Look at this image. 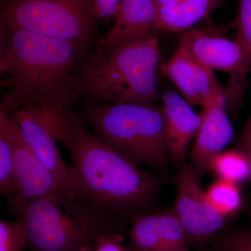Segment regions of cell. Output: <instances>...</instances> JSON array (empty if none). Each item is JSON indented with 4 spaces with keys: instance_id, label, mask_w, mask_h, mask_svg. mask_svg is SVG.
I'll return each mask as SVG.
<instances>
[{
    "instance_id": "19",
    "label": "cell",
    "mask_w": 251,
    "mask_h": 251,
    "mask_svg": "<svg viewBox=\"0 0 251 251\" xmlns=\"http://www.w3.org/2000/svg\"><path fill=\"white\" fill-rule=\"evenodd\" d=\"M206 194L211 205L226 218L242 206V194L234 183L219 179L208 188Z\"/></svg>"
},
{
    "instance_id": "16",
    "label": "cell",
    "mask_w": 251,
    "mask_h": 251,
    "mask_svg": "<svg viewBox=\"0 0 251 251\" xmlns=\"http://www.w3.org/2000/svg\"><path fill=\"white\" fill-rule=\"evenodd\" d=\"M226 5V0H181L157 9L158 30L184 31Z\"/></svg>"
},
{
    "instance_id": "13",
    "label": "cell",
    "mask_w": 251,
    "mask_h": 251,
    "mask_svg": "<svg viewBox=\"0 0 251 251\" xmlns=\"http://www.w3.org/2000/svg\"><path fill=\"white\" fill-rule=\"evenodd\" d=\"M162 100L168 153L172 161L181 166L185 163L188 147L201 127L202 114L195 112L192 105L175 91L165 92Z\"/></svg>"
},
{
    "instance_id": "5",
    "label": "cell",
    "mask_w": 251,
    "mask_h": 251,
    "mask_svg": "<svg viewBox=\"0 0 251 251\" xmlns=\"http://www.w3.org/2000/svg\"><path fill=\"white\" fill-rule=\"evenodd\" d=\"M81 117L100 141L136 164L157 169L168 165L163 106L153 103L92 105Z\"/></svg>"
},
{
    "instance_id": "20",
    "label": "cell",
    "mask_w": 251,
    "mask_h": 251,
    "mask_svg": "<svg viewBox=\"0 0 251 251\" xmlns=\"http://www.w3.org/2000/svg\"><path fill=\"white\" fill-rule=\"evenodd\" d=\"M235 40L242 48L246 57V64L251 67V0H239L237 14L234 21Z\"/></svg>"
},
{
    "instance_id": "24",
    "label": "cell",
    "mask_w": 251,
    "mask_h": 251,
    "mask_svg": "<svg viewBox=\"0 0 251 251\" xmlns=\"http://www.w3.org/2000/svg\"><path fill=\"white\" fill-rule=\"evenodd\" d=\"M123 0H92V5L99 21H108L114 16Z\"/></svg>"
},
{
    "instance_id": "22",
    "label": "cell",
    "mask_w": 251,
    "mask_h": 251,
    "mask_svg": "<svg viewBox=\"0 0 251 251\" xmlns=\"http://www.w3.org/2000/svg\"><path fill=\"white\" fill-rule=\"evenodd\" d=\"M215 251H251V228L234 229L218 237Z\"/></svg>"
},
{
    "instance_id": "11",
    "label": "cell",
    "mask_w": 251,
    "mask_h": 251,
    "mask_svg": "<svg viewBox=\"0 0 251 251\" xmlns=\"http://www.w3.org/2000/svg\"><path fill=\"white\" fill-rule=\"evenodd\" d=\"M129 218L131 248L141 251H190L191 241L174 211H142Z\"/></svg>"
},
{
    "instance_id": "14",
    "label": "cell",
    "mask_w": 251,
    "mask_h": 251,
    "mask_svg": "<svg viewBox=\"0 0 251 251\" xmlns=\"http://www.w3.org/2000/svg\"><path fill=\"white\" fill-rule=\"evenodd\" d=\"M224 103L203 108L202 123L195 138L191 152V165L201 175L209 170L211 160L224 151L234 138V128Z\"/></svg>"
},
{
    "instance_id": "9",
    "label": "cell",
    "mask_w": 251,
    "mask_h": 251,
    "mask_svg": "<svg viewBox=\"0 0 251 251\" xmlns=\"http://www.w3.org/2000/svg\"><path fill=\"white\" fill-rule=\"evenodd\" d=\"M180 166L173 210L191 242L203 244L224 227L226 217L209 202L201 182L202 175L191 164L184 163Z\"/></svg>"
},
{
    "instance_id": "1",
    "label": "cell",
    "mask_w": 251,
    "mask_h": 251,
    "mask_svg": "<svg viewBox=\"0 0 251 251\" xmlns=\"http://www.w3.org/2000/svg\"><path fill=\"white\" fill-rule=\"evenodd\" d=\"M1 33L0 68L11 77V90L0 110L10 114L36 103L71 109L76 99L75 74L90 45L1 25Z\"/></svg>"
},
{
    "instance_id": "3",
    "label": "cell",
    "mask_w": 251,
    "mask_h": 251,
    "mask_svg": "<svg viewBox=\"0 0 251 251\" xmlns=\"http://www.w3.org/2000/svg\"><path fill=\"white\" fill-rule=\"evenodd\" d=\"M159 41L156 32L87 54L75 74V97L112 104L158 99Z\"/></svg>"
},
{
    "instance_id": "6",
    "label": "cell",
    "mask_w": 251,
    "mask_h": 251,
    "mask_svg": "<svg viewBox=\"0 0 251 251\" xmlns=\"http://www.w3.org/2000/svg\"><path fill=\"white\" fill-rule=\"evenodd\" d=\"M1 25L92 44L99 19L92 0H1Z\"/></svg>"
},
{
    "instance_id": "21",
    "label": "cell",
    "mask_w": 251,
    "mask_h": 251,
    "mask_svg": "<svg viewBox=\"0 0 251 251\" xmlns=\"http://www.w3.org/2000/svg\"><path fill=\"white\" fill-rule=\"evenodd\" d=\"M28 249L27 232L16 220L14 222L0 221V251H26Z\"/></svg>"
},
{
    "instance_id": "10",
    "label": "cell",
    "mask_w": 251,
    "mask_h": 251,
    "mask_svg": "<svg viewBox=\"0 0 251 251\" xmlns=\"http://www.w3.org/2000/svg\"><path fill=\"white\" fill-rule=\"evenodd\" d=\"M11 135L15 183L14 196L8 202L11 212L25 203L50 195L64 193L71 197L57 176L25 143L12 117Z\"/></svg>"
},
{
    "instance_id": "26",
    "label": "cell",
    "mask_w": 251,
    "mask_h": 251,
    "mask_svg": "<svg viewBox=\"0 0 251 251\" xmlns=\"http://www.w3.org/2000/svg\"><path fill=\"white\" fill-rule=\"evenodd\" d=\"M181 0H153L156 9L173 6L179 3Z\"/></svg>"
},
{
    "instance_id": "27",
    "label": "cell",
    "mask_w": 251,
    "mask_h": 251,
    "mask_svg": "<svg viewBox=\"0 0 251 251\" xmlns=\"http://www.w3.org/2000/svg\"><path fill=\"white\" fill-rule=\"evenodd\" d=\"M93 244H87V245L83 246L80 248L78 250L76 251H92L93 249Z\"/></svg>"
},
{
    "instance_id": "23",
    "label": "cell",
    "mask_w": 251,
    "mask_h": 251,
    "mask_svg": "<svg viewBox=\"0 0 251 251\" xmlns=\"http://www.w3.org/2000/svg\"><path fill=\"white\" fill-rule=\"evenodd\" d=\"M92 251H129L124 246L120 233H106L97 238L93 243Z\"/></svg>"
},
{
    "instance_id": "8",
    "label": "cell",
    "mask_w": 251,
    "mask_h": 251,
    "mask_svg": "<svg viewBox=\"0 0 251 251\" xmlns=\"http://www.w3.org/2000/svg\"><path fill=\"white\" fill-rule=\"evenodd\" d=\"M179 46L202 65L229 74L230 77L226 88L227 108H239L247 90L250 72L239 43L202 28L193 27L183 31Z\"/></svg>"
},
{
    "instance_id": "7",
    "label": "cell",
    "mask_w": 251,
    "mask_h": 251,
    "mask_svg": "<svg viewBox=\"0 0 251 251\" xmlns=\"http://www.w3.org/2000/svg\"><path fill=\"white\" fill-rule=\"evenodd\" d=\"M64 109L48 103H36L9 114L18 126L25 143L57 176L71 197L79 199L72 168L66 164L57 148Z\"/></svg>"
},
{
    "instance_id": "28",
    "label": "cell",
    "mask_w": 251,
    "mask_h": 251,
    "mask_svg": "<svg viewBox=\"0 0 251 251\" xmlns=\"http://www.w3.org/2000/svg\"><path fill=\"white\" fill-rule=\"evenodd\" d=\"M129 251H141L137 250V249H133V248H129Z\"/></svg>"
},
{
    "instance_id": "17",
    "label": "cell",
    "mask_w": 251,
    "mask_h": 251,
    "mask_svg": "<svg viewBox=\"0 0 251 251\" xmlns=\"http://www.w3.org/2000/svg\"><path fill=\"white\" fill-rule=\"evenodd\" d=\"M208 171L212 172L219 179L239 184L251 180V166L245 155L239 150H228L216 155L209 164Z\"/></svg>"
},
{
    "instance_id": "4",
    "label": "cell",
    "mask_w": 251,
    "mask_h": 251,
    "mask_svg": "<svg viewBox=\"0 0 251 251\" xmlns=\"http://www.w3.org/2000/svg\"><path fill=\"white\" fill-rule=\"evenodd\" d=\"M12 212L25 229L29 251H76L121 229L119 216L64 193L36 198Z\"/></svg>"
},
{
    "instance_id": "15",
    "label": "cell",
    "mask_w": 251,
    "mask_h": 251,
    "mask_svg": "<svg viewBox=\"0 0 251 251\" xmlns=\"http://www.w3.org/2000/svg\"><path fill=\"white\" fill-rule=\"evenodd\" d=\"M158 30V14L153 0H123L97 52L134 40Z\"/></svg>"
},
{
    "instance_id": "12",
    "label": "cell",
    "mask_w": 251,
    "mask_h": 251,
    "mask_svg": "<svg viewBox=\"0 0 251 251\" xmlns=\"http://www.w3.org/2000/svg\"><path fill=\"white\" fill-rule=\"evenodd\" d=\"M160 67L190 105L203 107L222 91L214 70L195 60L181 46H178L173 57Z\"/></svg>"
},
{
    "instance_id": "2",
    "label": "cell",
    "mask_w": 251,
    "mask_h": 251,
    "mask_svg": "<svg viewBox=\"0 0 251 251\" xmlns=\"http://www.w3.org/2000/svg\"><path fill=\"white\" fill-rule=\"evenodd\" d=\"M59 142L72 158L81 201L119 217L145 211L154 201V177L90 133L82 117L72 110L63 115Z\"/></svg>"
},
{
    "instance_id": "25",
    "label": "cell",
    "mask_w": 251,
    "mask_h": 251,
    "mask_svg": "<svg viewBox=\"0 0 251 251\" xmlns=\"http://www.w3.org/2000/svg\"><path fill=\"white\" fill-rule=\"evenodd\" d=\"M235 149L247 157L251 166V111L238 138Z\"/></svg>"
},
{
    "instance_id": "18",
    "label": "cell",
    "mask_w": 251,
    "mask_h": 251,
    "mask_svg": "<svg viewBox=\"0 0 251 251\" xmlns=\"http://www.w3.org/2000/svg\"><path fill=\"white\" fill-rule=\"evenodd\" d=\"M11 124V117L9 114L0 110V192L9 199L15 193Z\"/></svg>"
}]
</instances>
